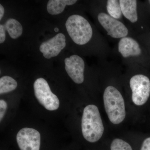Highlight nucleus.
<instances>
[{"label": "nucleus", "instance_id": "6", "mask_svg": "<svg viewBox=\"0 0 150 150\" xmlns=\"http://www.w3.org/2000/svg\"><path fill=\"white\" fill-rule=\"evenodd\" d=\"M129 83L134 104L137 105L145 104L150 96L149 79L142 74H136L132 76Z\"/></svg>", "mask_w": 150, "mask_h": 150}, {"label": "nucleus", "instance_id": "11", "mask_svg": "<svg viewBox=\"0 0 150 150\" xmlns=\"http://www.w3.org/2000/svg\"><path fill=\"white\" fill-rule=\"evenodd\" d=\"M123 16L134 27L139 20L138 1L137 0H119Z\"/></svg>", "mask_w": 150, "mask_h": 150}, {"label": "nucleus", "instance_id": "5", "mask_svg": "<svg viewBox=\"0 0 150 150\" xmlns=\"http://www.w3.org/2000/svg\"><path fill=\"white\" fill-rule=\"evenodd\" d=\"M117 50L123 62L128 66L138 65L143 54L141 45L134 36H127L119 40Z\"/></svg>", "mask_w": 150, "mask_h": 150}, {"label": "nucleus", "instance_id": "19", "mask_svg": "<svg viewBox=\"0 0 150 150\" xmlns=\"http://www.w3.org/2000/svg\"><path fill=\"white\" fill-rule=\"evenodd\" d=\"M140 150H150V137L144 141Z\"/></svg>", "mask_w": 150, "mask_h": 150}, {"label": "nucleus", "instance_id": "7", "mask_svg": "<svg viewBox=\"0 0 150 150\" xmlns=\"http://www.w3.org/2000/svg\"><path fill=\"white\" fill-rule=\"evenodd\" d=\"M34 93L38 102L48 110L58 109L60 102L58 98L51 91L49 85L44 79L38 78L34 83Z\"/></svg>", "mask_w": 150, "mask_h": 150}, {"label": "nucleus", "instance_id": "17", "mask_svg": "<svg viewBox=\"0 0 150 150\" xmlns=\"http://www.w3.org/2000/svg\"><path fill=\"white\" fill-rule=\"evenodd\" d=\"M7 108V104L5 100H0V120L1 121L3 117L5 114L6 110Z\"/></svg>", "mask_w": 150, "mask_h": 150}, {"label": "nucleus", "instance_id": "8", "mask_svg": "<svg viewBox=\"0 0 150 150\" xmlns=\"http://www.w3.org/2000/svg\"><path fill=\"white\" fill-rule=\"evenodd\" d=\"M16 141L21 150H40V135L35 129H21L17 134Z\"/></svg>", "mask_w": 150, "mask_h": 150}, {"label": "nucleus", "instance_id": "2", "mask_svg": "<svg viewBox=\"0 0 150 150\" xmlns=\"http://www.w3.org/2000/svg\"><path fill=\"white\" fill-rule=\"evenodd\" d=\"M105 110L110 122L118 124L126 117L125 102L122 94L114 86L109 85L105 89L103 95Z\"/></svg>", "mask_w": 150, "mask_h": 150}, {"label": "nucleus", "instance_id": "21", "mask_svg": "<svg viewBox=\"0 0 150 150\" xmlns=\"http://www.w3.org/2000/svg\"><path fill=\"white\" fill-rule=\"evenodd\" d=\"M54 30L56 32H58L59 30V28H55V29H54Z\"/></svg>", "mask_w": 150, "mask_h": 150}, {"label": "nucleus", "instance_id": "20", "mask_svg": "<svg viewBox=\"0 0 150 150\" xmlns=\"http://www.w3.org/2000/svg\"><path fill=\"white\" fill-rule=\"evenodd\" d=\"M4 8L1 5H0V20H1L4 14Z\"/></svg>", "mask_w": 150, "mask_h": 150}, {"label": "nucleus", "instance_id": "3", "mask_svg": "<svg viewBox=\"0 0 150 150\" xmlns=\"http://www.w3.org/2000/svg\"><path fill=\"white\" fill-rule=\"evenodd\" d=\"M66 27L70 37L77 45H85L92 38L93 31L91 25L82 16L74 14L69 17Z\"/></svg>", "mask_w": 150, "mask_h": 150}, {"label": "nucleus", "instance_id": "16", "mask_svg": "<svg viewBox=\"0 0 150 150\" xmlns=\"http://www.w3.org/2000/svg\"><path fill=\"white\" fill-rule=\"evenodd\" d=\"M110 150H132V149L127 142L121 139H116L113 140L111 143Z\"/></svg>", "mask_w": 150, "mask_h": 150}, {"label": "nucleus", "instance_id": "15", "mask_svg": "<svg viewBox=\"0 0 150 150\" xmlns=\"http://www.w3.org/2000/svg\"><path fill=\"white\" fill-rule=\"evenodd\" d=\"M17 85V82L13 78L9 76H4L0 79V94L13 91L16 88Z\"/></svg>", "mask_w": 150, "mask_h": 150}, {"label": "nucleus", "instance_id": "12", "mask_svg": "<svg viewBox=\"0 0 150 150\" xmlns=\"http://www.w3.org/2000/svg\"><path fill=\"white\" fill-rule=\"evenodd\" d=\"M77 2L76 0H50L47 4V9L50 14L62 13L66 6L72 5Z\"/></svg>", "mask_w": 150, "mask_h": 150}, {"label": "nucleus", "instance_id": "9", "mask_svg": "<svg viewBox=\"0 0 150 150\" xmlns=\"http://www.w3.org/2000/svg\"><path fill=\"white\" fill-rule=\"evenodd\" d=\"M65 69L72 80L77 84L84 80L85 63L83 59L77 55H73L65 59Z\"/></svg>", "mask_w": 150, "mask_h": 150}, {"label": "nucleus", "instance_id": "18", "mask_svg": "<svg viewBox=\"0 0 150 150\" xmlns=\"http://www.w3.org/2000/svg\"><path fill=\"white\" fill-rule=\"evenodd\" d=\"M6 30L4 25H0V43H2L6 40Z\"/></svg>", "mask_w": 150, "mask_h": 150}, {"label": "nucleus", "instance_id": "10", "mask_svg": "<svg viewBox=\"0 0 150 150\" xmlns=\"http://www.w3.org/2000/svg\"><path fill=\"white\" fill-rule=\"evenodd\" d=\"M66 46V37L59 33L51 39L43 42L39 50L45 58L50 59L58 56Z\"/></svg>", "mask_w": 150, "mask_h": 150}, {"label": "nucleus", "instance_id": "13", "mask_svg": "<svg viewBox=\"0 0 150 150\" xmlns=\"http://www.w3.org/2000/svg\"><path fill=\"white\" fill-rule=\"evenodd\" d=\"M104 5L105 11L110 16L122 21L123 16L118 0H108L105 1Z\"/></svg>", "mask_w": 150, "mask_h": 150}, {"label": "nucleus", "instance_id": "4", "mask_svg": "<svg viewBox=\"0 0 150 150\" xmlns=\"http://www.w3.org/2000/svg\"><path fill=\"white\" fill-rule=\"evenodd\" d=\"M97 19L103 31L110 38L120 40L123 38L133 36L131 35L129 27L123 22L113 18L107 13L103 5L97 14Z\"/></svg>", "mask_w": 150, "mask_h": 150}, {"label": "nucleus", "instance_id": "14", "mask_svg": "<svg viewBox=\"0 0 150 150\" xmlns=\"http://www.w3.org/2000/svg\"><path fill=\"white\" fill-rule=\"evenodd\" d=\"M4 26L6 30L8 31L10 36L13 39L17 38L22 34V26L15 19H9L6 22Z\"/></svg>", "mask_w": 150, "mask_h": 150}, {"label": "nucleus", "instance_id": "22", "mask_svg": "<svg viewBox=\"0 0 150 150\" xmlns=\"http://www.w3.org/2000/svg\"><path fill=\"white\" fill-rule=\"evenodd\" d=\"M149 1V2H150V1Z\"/></svg>", "mask_w": 150, "mask_h": 150}, {"label": "nucleus", "instance_id": "1", "mask_svg": "<svg viewBox=\"0 0 150 150\" xmlns=\"http://www.w3.org/2000/svg\"><path fill=\"white\" fill-rule=\"evenodd\" d=\"M82 132L88 142L94 143L102 137L104 128L96 105H89L84 109L81 120Z\"/></svg>", "mask_w": 150, "mask_h": 150}]
</instances>
